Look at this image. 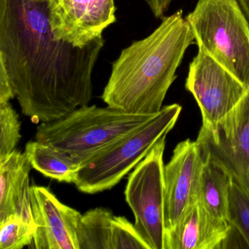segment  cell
Instances as JSON below:
<instances>
[{"mask_svg":"<svg viewBox=\"0 0 249 249\" xmlns=\"http://www.w3.org/2000/svg\"><path fill=\"white\" fill-rule=\"evenodd\" d=\"M104 46L103 37L84 48L56 39L46 0H0V65L33 122H53L89 104Z\"/></svg>","mask_w":249,"mask_h":249,"instance_id":"obj_1","label":"cell"},{"mask_svg":"<svg viewBox=\"0 0 249 249\" xmlns=\"http://www.w3.org/2000/svg\"><path fill=\"white\" fill-rule=\"evenodd\" d=\"M193 33L176 11L142 40L122 51L112 65L101 98L109 107L135 115H155L162 108Z\"/></svg>","mask_w":249,"mask_h":249,"instance_id":"obj_2","label":"cell"},{"mask_svg":"<svg viewBox=\"0 0 249 249\" xmlns=\"http://www.w3.org/2000/svg\"><path fill=\"white\" fill-rule=\"evenodd\" d=\"M156 115L131 114L109 106L87 105L58 120L41 123L36 129V140L66 154L81 167Z\"/></svg>","mask_w":249,"mask_h":249,"instance_id":"obj_3","label":"cell"},{"mask_svg":"<svg viewBox=\"0 0 249 249\" xmlns=\"http://www.w3.org/2000/svg\"><path fill=\"white\" fill-rule=\"evenodd\" d=\"M199 52L249 87V22L237 0H198L186 17Z\"/></svg>","mask_w":249,"mask_h":249,"instance_id":"obj_4","label":"cell"},{"mask_svg":"<svg viewBox=\"0 0 249 249\" xmlns=\"http://www.w3.org/2000/svg\"><path fill=\"white\" fill-rule=\"evenodd\" d=\"M181 110L178 104L162 107L145 124L86 161L74 183L77 189L93 195L114 187L161 138L167 136L176 125Z\"/></svg>","mask_w":249,"mask_h":249,"instance_id":"obj_5","label":"cell"},{"mask_svg":"<svg viewBox=\"0 0 249 249\" xmlns=\"http://www.w3.org/2000/svg\"><path fill=\"white\" fill-rule=\"evenodd\" d=\"M161 138L128 178L125 199L135 216V228L150 249H164V157Z\"/></svg>","mask_w":249,"mask_h":249,"instance_id":"obj_6","label":"cell"},{"mask_svg":"<svg viewBox=\"0 0 249 249\" xmlns=\"http://www.w3.org/2000/svg\"><path fill=\"white\" fill-rule=\"evenodd\" d=\"M196 141L205 161L222 168L249 193V87L215 129L201 127Z\"/></svg>","mask_w":249,"mask_h":249,"instance_id":"obj_7","label":"cell"},{"mask_svg":"<svg viewBox=\"0 0 249 249\" xmlns=\"http://www.w3.org/2000/svg\"><path fill=\"white\" fill-rule=\"evenodd\" d=\"M185 87L200 109L202 126L210 129L216 127L248 90L225 68L201 52L189 65Z\"/></svg>","mask_w":249,"mask_h":249,"instance_id":"obj_8","label":"cell"},{"mask_svg":"<svg viewBox=\"0 0 249 249\" xmlns=\"http://www.w3.org/2000/svg\"><path fill=\"white\" fill-rule=\"evenodd\" d=\"M205 160L196 141L179 142L164 167L165 230L173 228L188 208L198 200L199 180Z\"/></svg>","mask_w":249,"mask_h":249,"instance_id":"obj_9","label":"cell"},{"mask_svg":"<svg viewBox=\"0 0 249 249\" xmlns=\"http://www.w3.org/2000/svg\"><path fill=\"white\" fill-rule=\"evenodd\" d=\"M114 0H60L50 11L55 37L84 48L116 21Z\"/></svg>","mask_w":249,"mask_h":249,"instance_id":"obj_10","label":"cell"},{"mask_svg":"<svg viewBox=\"0 0 249 249\" xmlns=\"http://www.w3.org/2000/svg\"><path fill=\"white\" fill-rule=\"evenodd\" d=\"M32 211L36 224V249H79L78 226L82 214L62 203L44 186L30 187Z\"/></svg>","mask_w":249,"mask_h":249,"instance_id":"obj_11","label":"cell"},{"mask_svg":"<svg viewBox=\"0 0 249 249\" xmlns=\"http://www.w3.org/2000/svg\"><path fill=\"white\" fill-rule=\"evenodd\" d=\"M229 230L228 221L213 216L197 200L166 231L164 249H220Z\"/></svg>","mask_w":249,"mask_h":249,"instance_id":"obj_12","label":"cell"},{"mask_svg":"<svg viewBox=\"0 0 249 249\" xmlns=\"http://www.w3.org/2000/svg\"><path fill=\"white\" fill-rule=\"evenodd\" d=\"M32 168L26 153L17 149L0 158V221L17 215L36 226L30 199Z\"/></svg>","mask_w":249,"mask_h":249,"instance_id":"obj_13","label":"cell"},{"mask_svg":"<svg viewBox=\"0 0 249 249\" xmlns=\"http://www.w3.org/2000/svg\"><path fill=\"white\" fill-rule=\"evenodd\" d=\"M25 153L33 168L59 182L74 183L81 168L73 159L38 141L26 144Z\"/></svg>","mask_w":249,"mask_h":249,"instance_id":"obj_14","label":"cell"},{"mask_svg":"<svg viewBox=\"0 0 249 249\" xmlns=\"http://www.w3.org/2000/svg\"><path fill=\"white\" fill-rule=\"evenodd\" d=\"M232 178L222 168L205 161L199 180L198 200L215 218L227 220Z\"/></svg>","mask_w":249,"mask_h":249,"instance_id":"obj_15","label":"cell"},{"mask_svg":"<svg viewBox=\"0 0 249 249\" xmlns=\"http://www.w3.org/2000/svg\"><path fill=\"white\" fill-rule=\"evenodd\" d=\"M114 216L105 208H94L81 215L78 226L79 249H111Z\"/></svg>","mask_w":249,"mask_h":249,"instance_id":"obj_16","label":"cell"},{"mask_svg":"<svg viewBox=\"0 0 249 249\" xmlns=\"http://www.w3.org/2000/svg\"><path fill=\"white\" fill-rule=\"evenodd\" d=\"M36 226L17 215L0 221V249H21L33 242Z\"/></svg>","mask_w":249,"mask_h":249,"instance_id":"obj_17","label":"cell"},{"mask_svg":"<svg viewBox=\"0 0 249 249\" xmlns=\"http://www.w3.org/2000/svg\"><path fill=\"white\" fill-rule=\"evenodd\" d=\"M227 221L241 232L249 246V193L234 180L230 187Z\"/></svg>","mask_w":249,"mask_h":249,"instance_id":"obj_18","label":"cell"},{"mask_svg":"<svg viewBox=\"0 0 249 249\" xmlns=\"http://www.w3.org/2000/svg\"><path fill=\"white\" fill-rule=\"evenodd\" d=\"M21 123L11 103L0 105V158L15 151L21 138Z\"/></svg>","mask_w":249,"mask_h":249,"instance_id":"obj_19","label":"cell"},{"mask_svg":"<svg viewBox=\"0 0 249 249\" xmlns=\"http://www.w3.org/2000/svg\"><path fill=\"white\" fill-rule=\"evenodd\" d=\"M111 249H150L135 225L125 217L114 216L112 223Z\"/></svg>","mask_w":249,"mask_h":249,"instance_id":"obj_20","label":"cell"},{"mask_svg":"<svg viewBox=\"0 0 249 249\" xmlns=\"http://www.w3.org/2000/svg\"><path fill=\"white\" fill-rule=\"evenodd\" d=\"M16 97L9 75L3 65H0V105L10 103Z\"/></svg>","mask_w":249,"mask_h":249,"instance_id":"obj_21","label":"cell"},{"mask_svg":"<svg viewBox=\"0 0 249 249\" xmlns=\"http://www.w3.org/2000/svg\"><path fill=\"white\" fill-rule=\"evenodd\" d=\"M153 15L157 18H163L173 0H145Z\"/></svg>","mask_w":249,"mask_h":249,"instance_id":"obj_22","label":"cell"},{"mask_svg":"<svg viewBox=\"0 0 249 249\" xmlns=\"http://www.w3.org/2000/svg\"><path fill=\"white\" fill-rule=\"evenodd\" d=\"M249 22V0H237Z\"/></svg>","mask_w":249,"mask_h":249,"instance_id":"obj_23","label":"cell"},{"mask_svg":"<svg viewBox=\"0 0 249 249\" xmlns=\"http://www.w3.org/2000/svg\"><path fill=\"white\" fill-rule=\"evenodd\" d=\"M50 7V11L54 10L59 5L60 0H46Z\"/></svg>","mask_w":249,"mask_h":249,"instance_id":"obj_24","label":"cell"}]
</instances>
